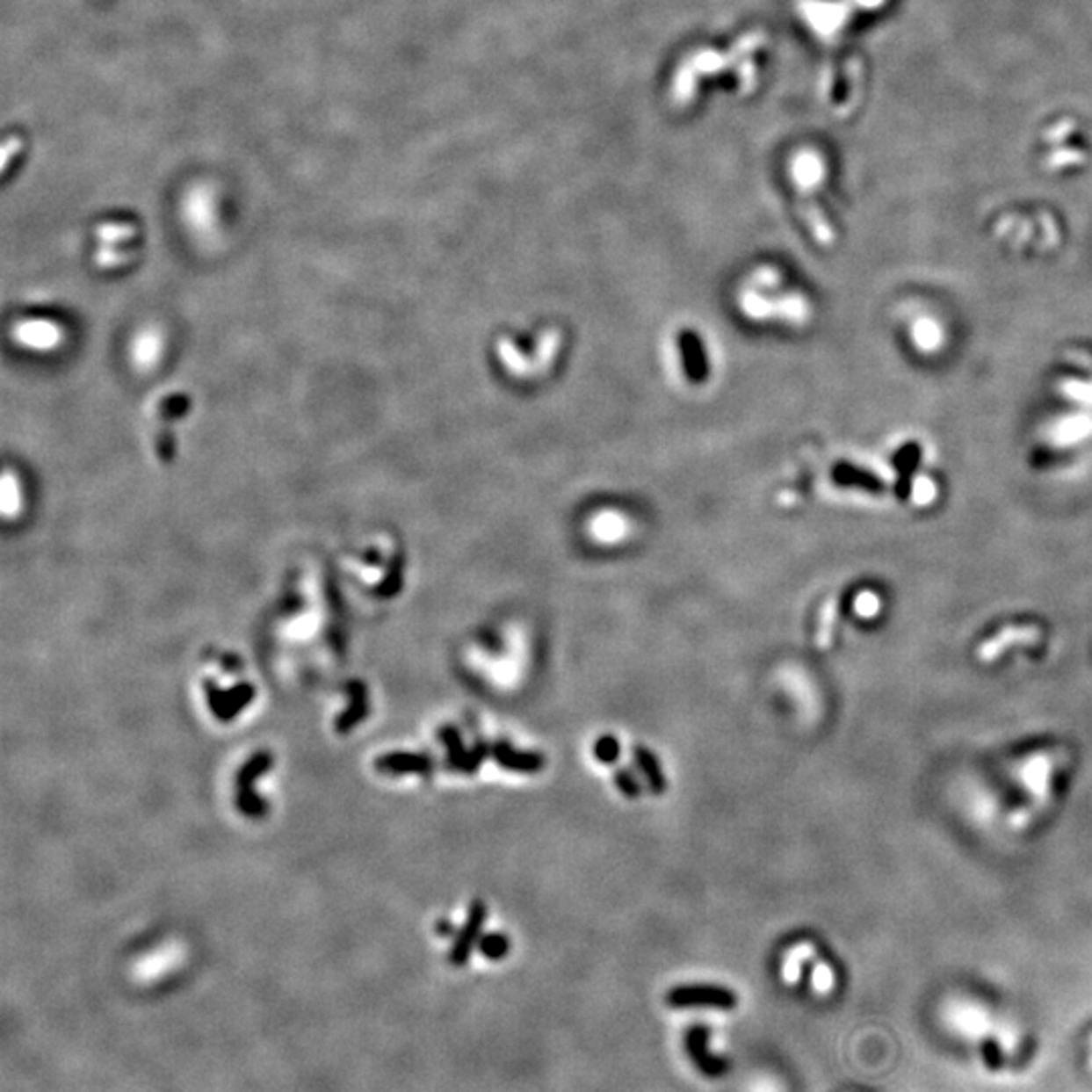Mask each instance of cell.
Listing matches in <instances>:
<instances>
[{"instance_id": "5", "label": "cell", "mask_w": 1092, "mask_h": 1092, "mask_svg": "<svg viewBox=\"0 0 1092 1092\" xmlns=\"http://www.w3.org/2000/svg\"><path fill=\"white\" fill-rule=\"evenodd\" d=\"M1064 761H1067V753L1064 750H1044V753L1031 755L1023 763L1022 779L1031 787L1038 803L1046 801L1050 792V775Z\"/></svg>"}, {"instance_id": "19", "label": "cell", "mask_w": 1092, "mask_h": 1092, "mask_svg": "<svg viewBox=\"0 0 1092 1092\" xmlns=\"http://www.w3.org/2000/svg\"><path fill=\"white\" fill-rule=\"evenodd\" d=\"M1090 1048H1092V1036H1090Z\"/></svg>"}, {"instance_id": "10", "label": "cell", "mask_w": 1092, "mask_h": 1092, "mask_svg": "<svg viewBox=\"0 0 1092 1092\" xmlns=\"http://www.w3.org/2000/svg\"><path fill=\"white\" fill-rule=\"evenodd\" d=\"M633 759H635V763H638V767H640V771L643 775V779H646V783H647L649 792H652L654 795L666 793L668 781H666L664 771H662V765H660L658 756L654 755V750H649L647 747H643V745H635L633 747Z\"/></svg>"}, {"instance_id": "9", "label": "cell", "mask_w": 1092, "mask_h": 1092, "mask_svg": "<svg viewBox=\"0 0 1092 1092\" xmlns=\"http://www.w3.org/2000/svg\"><path fill=\"white\" fill-rule=\"evenodd\" d=\"M708 1038H710V1031L705 1026L690 1028L688 1036H686V1048H688L690 1058H692L696 1067L700 1068V1072H705L706 1076L716 1078V1076L725 1074L728 1067L722 1058L714 1056L712 1052H710Z\"/></svg>"}, {"instance_id": "1", "label": "cell", "mask_w": 1092, "mask_h": 1092, "mask_svg": "<svg viewBox=\"0 0 1092 1092\" xmlns=\"http://www.w3.org/2000/svg\"><path fill=\"white\" fill-rule=\"evenodd\" d=\"M666 1002L669 1008L678 1009H734L739 997L733 989L725 986H710V983H696V986H678L668 991Z\"/></svg>"}, {"instance_id": "3", "label": "cell", "mask_w": 1092, "mask_h": 1092, "mask_svg": "<svg viewBox=\"0 0 1092 1092\" xmlns=\"http://www.w3.org/2000/svg\"><path fill=\"white\" fill-rule=\"evenodd\" d=\"M1042 640V629L1038 626H1008L1002 627L994 638L980 643L977 647V660L980 662H995L1003 652H1008L1014 646H1034Z\"/></svg>"}, {"instance_id": "2", "label": "cell", "mask_w": 1092, "mask_h": 1092, "mask_svg": "<svg viewBox=\"0 0 1092 1092\" xmlns=\"http://www.w3.org/2000/svg\"><path fill=\"white\" fill-rule=\"evenodd\" d=\"M138 235V227L128 221H112V223H102L96 229V237L99 239L98 261L104 267H119L128 264L130 256L122 251V245L134 241Z\"/></svg>"}, {"instance_id": "13", "label": "cell", "mask_w": 1092, "mask_h": 1092, "mask_svg": "<svg viewBox=\"0 0 1092 1092\" xmlns=\"http://www.w3.org/2000/svg\"><path fill=\"white\" fill-rule=\"evenodd\" d=\"M613 781L621 792V795L627 797V799H638V797L641 795V785H640L638 777H633V773L629 771V769L619 767L613 775Z\"/></svg>"}, {"instance_id": "7", "label": "cell", "mask_w": 1092, "mask_h": 1092, "mask_svg": "<svg viewBox=\"0 0 1092 1092\" xmlns=\"http://www.w3.org/2000/svg\"><path fill=\"white\" fill-rule=\"evenodd\" d=\"M61 326L43 318H29L15 324V343L31 351H51L61 343Z\"/></svg>"}, {"instance_id": "8", "label": "cell", "mask_w": 1092, "mask_h": 1092, "mask_svg": "<svg viewBox=\"0 0 1092 1092\" xmlns=\"http://www.w3.org/2000/svg\"><path fill=\"white\" fill-rule=\"evenodd\" d=\"M492 756L502 769H506V771H512V773L532 775V773L542 771L546 765L545 755L536 753V750L516 748L512 747V742H508V741L494 742Z\"/></svg>"}, {"instance_id": "15", "label": "cell", "mask_w": 1092, "mask_h": 1092, "mask_svg": "<svg viewBox=\"0 0 1092 1092\" xmlns=\"http://www.w3.org/2000/svg\"><path fill=\"white\" fill-rule=\"evenodd\" d=\"M854 609H856V613L860 615V618L872 619L880 611V597L876 593H872V591H864V593H860L856 597Z\"/></svg>"}, {"instance_id": "4", "label": "cell", "mask_w": 1092, "mask_h": 1092, "mask_svg": "<svg viewBox=\"0 0 1092 1092\" xmlns=\"http://www.w3.org/2000/svg\"><path fill=\"white\" fill-rule=\"evenodd\" d=\"M488 919V907L481 900L472 902L470 910H467V919L464 922V927L459 929L458 937L452 944L450 951V963L455 965V967H464V965L470 961L472 951L480 944V937H481V929H484V922Z\"/></svg>"}, {"instance_id": "17", "label": "cell", "mask_w": 1092, "mask_h": 1092, "mask_svg": "<svg viewBox=\"0 0 1092 1092\" xmlns=\"http://www.w3.org/2000/svg\"><path fill=\"white\" fill-rule=\"evenodd\" d=\"M814 987L820 994H828L834 987V973L828 963H817L814 969Z\"/></svg>"}, {"instance_id": "6", "label": "cell", "mask_w": 1092, "mask_h": 1092, "mask_svg": "<svg viewBox=\"0 0 1092 1092\" xmlns=\"http://www.w3.org/2000/svg\"><path fill=\"white\" fill-rule=\"evenodd\" d=\"M439 736H441V741L445 742L452 769H455V771H459V773H475L481 763L486 761V756L492 755V748L488 747L486 742H478L474 748L467 750L464 747V741H461L458 728H453V727L441 728Z\"/></svg>"}, {"instance_id": "16", "label": "cell", "mask_w": 1092, "mask_h": 1092, "mask_svg": "<svg viewBox=\"0 0 1092 1092\" xmlns=\"http://www.w3.org/2000/svg\"><path fill=\"white\" fill-rule=\"evenodd\" d=\"M23 144H25L23 138L17 136V134H12V136H9V138L4 140L3 154H0V163H3V174L9 172V166L12 163V158L21 154Z\"/></svg>"}, {"instance_id": "12", "label": "cell", "mask_w": 1092, "mask_h": 1092, "mask_svg": "<svg viewBox=\"0 0 1092 1092\" xmlns=\"http://www.w3.org/2000/svg\"><path fill=\"white\" fill-rule=\"evenodd\" d=\"M593 755H595V759L603 763V765H613V763H618L619 755H621L619 741L611 734L601 736V739H597V742H595Z\"/></svg>"}, {"instance_id": "11", "label": "cell", "mask_w": 1092, "mask_h": 1092, "mask_svg": "<svg viewBox=\"0 0 1092 1092\" xmlns=\"http://www.w3.org/2000/svg\"><path fill=\"white\" fill-rule=\"evenodd\" d=\"M379 767L391 773H427L431 769V759L417 753H394L383 756Z\"/></svg>"}, {"instance_id": "18", "label": "cell", "mask_w": 1092, "mask_h": 1092, "mask_svg": "<svg viewBox=\"0 0 1092 1092\" xmlns=\"http://www.w3.org/2000/svg\"><path fill=\"white\" fill-rule=\"evenodd\" d=\"M1090 1068H1092V1054H1090Z\"/></svg>"}, {"instance_id": "14", "label": "cell", "mask_w": 1092, "mask_h": 1092, "mask_svg": "<svg viewBox=\"0 0 1092 1092\" xmlns=\"http://www.w3.org/2000/svg\"><path fill=\"white\" fill-rule=\"evenodd\" d=\"M508 947H510V943H508L506 935H500V933H492L480 941L481 953H484V957H488V959H500V957H504L508 953Z\"/></svg>"}]
</instances>
